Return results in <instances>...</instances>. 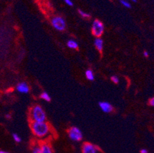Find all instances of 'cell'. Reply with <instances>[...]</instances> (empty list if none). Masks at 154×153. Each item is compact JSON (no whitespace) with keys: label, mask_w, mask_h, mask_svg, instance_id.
Instances as JSON below:
<instances>
[{"label":"cell","mask_w":154,"mask_h":153,"mask_svg":"<svg viewBox=\"0 0 154 153\" xmlns=\"http://www.w3.org/2000/svg\"><path fill=\"white\" fill-rule=\"evenodd\" d=\"M31 129L38 138H45L51 132V126L46 122H32Z\"/></svg>","instance_id":"cell-1"},{"label":"cell","mask_w":154,"mask_h":153,"mask_svg":"<svg viewBox=\"0 0 154 153\" xmlns=\"http://www.w3.org/2000/svg\"><path fill=\"white\" fill-rule=\"evenodd\" d=\"M30 119L32 122H46V113L39 105H35L30 110Z\"/></svg>","instance_id":"cell-2"},{"label":"cell","mask_w":154,"mask_h":153,"mask_svg":"<svg viewBox=\"0 0 154 153\" xmlns=\"http://www.w3.org/2000/svg\"><path fill=\"white\" fill-rule=\"evenodd\" d=\"M51 24L54 29L59 32H63L66 29V22L61 16H54L51 19Z\"/></svg>","instance_id":"cell-3"},{"label":"cell","mask_w":154,"mask_h":153,"mask_svg":"<svg viewBox=\"0 0 154 153\" xmlns=\"http://www.w3.org/2000/svg\"><path fill=\"white\" fill-rule=\"evenodd\" d=\"M91 32L93 35L96 38H100L104 32V25L101 21L96 19L94 21L91 26Z\"/></svg>","instance_id":"cell-4"},{"label":"cell","mask_w":154,"mask_h":153,"mask_svg":"<svg viewBox=\"0 0 154 153\" xmlns=\"http://www.w3.org/2000/svg\"><path fill=\"white\" fill-rule=\"evenodd\" d=\"M68 134L69 138L72 141L78 142L83 139V134H82V130L78 128L77 126H72L68 130Z\"/></svg>","instance_id":"cell-5"},{"label":"cell","mask_w":154,"mask_h":153,"mask_svg":"<svg viewBox=\"0 0 154 153\" xmlns=\"http://www.w3.org/2000/svg\"><path fill=\"white\" fill-rule=\"evenodd\" d=\"M82 153H100V150L91 143L85 142L82 146Z\"/></svg>","instance_id":"cell-6"},{"label":"cell","mask_w":154,"mask_h":153,"mask_svg":"<svg viewBox=\"0 0 154 153\" xmlns=\"http://www.w3.org/2000/svg\"><path fill=\"white\" fill-rule=\"evenodd\" d=\"M99 106L101 109V110L103 112L106 113H110L113 111V106L110 103H109L108 102H106V101H103V102H100L99 103Z\"/></svg>","instance_id":"cell-7"},{"label":"cell","mask_w":154,"mask_h":153,"mask_svg":"<svg viewBox=\"0 0 154 153\" xmlns=\"http://www.w3.org/2000/svg\"><path fill=\"white\" fill-rule=\"evenodd\" d=\"M16 90L21 93H28L29 92V87L26 82H22L16 86Z\"/></svg>","instance_id":"cell-8"},{"label":"cell","mask_w":154,"mask_h":153,"mask_svg":"<svg viewBox=\"0 0 154 153\" xmlns=\"http://www.w3.org/2000/svg\"><path fill=\"white\" fill-rule=\"evenodd\" d=\"M94 46L99 52L102 53L103 49V41L101 38H96L94 40Z\"/></svg>","instance_id":"cell-9"},{"label":"cell","mask_w":154,"mask_h":153,"mask_svg":"<svg viewBox=\"0 0 154 153\" xmlns=\"http://www.w3.org/2000/svg\"><path fill=\"white\" fill-rule=\"evenodd\" d=\"M41 152L40 153H53L51 145L48 142H43L41 145Z\"/></svg>","instance_id":"cell-10"},{"label":"cell","mask_w":154,"mask_h":153,"mask_svg":"<svg viewBox=\"0 0 154 153\" xmlns=\"http://www.w3.org/2000/svg\"><path fill=\"white\" fill-rule=\"evenodd\" d=\"M67 46L69 48L74 49V50H77L78 48V42H76L74 40H69L67 42Z\"/></svg>","instance_id":"cell-11"},{"label":"cell","mask_w":154,"mask_h":153,"mask_svg":"<svg viewBox=\"0 0 154 153\" xmlns=\"http://www.w3.org/2000/svg\"><path fill=\"white\" fill-rule=\"evenodd\" d=\"M85 76H86V78L88 81H94V72L91 69H88L85 72Z\"/></svg>","instance_id":"cell-12"},{"label":"cell","mask_w":154,"mask_h":153,"mask_svg":"<svg viewBox=\"0 0 154 153\" xmlns=\"http://www.w3.org/2000/svg\"><path fill=\"white\" fill-rule=\"evenodd\" d=\"M40 97H41L42 99H44V100L47 101V102H50V101L51 100V96H50V95L48 94L47 92L42 93L41 95H40Z\"/></svg>","instance_id":"cell-13"},{"label":"cell","mask_w":154,"mask_h":153,"mask_svg":"<svg viewBox=\"0 0 154 153\" xmlns=\"http://www.w3.org/2000/svg\"><path fill=\"white\" fill-rule=\"evenodd\" d=\"M32 153H40L41 152V145L39 144H35L32 148Z\"/></svg>","instance_id":"cell-14"},{"label":"cell","mask_w":154,"mask_h":153,"mask_svg":"<svg viewBox=\"0 0 154 153\" xmlns=\"http://www.w3.org/2000/svg\"><path fill=\"white\" fill-rule=\"evenodd\" d=\"M78 12H79L80 15H81L82 17H83V18H85V19H89V18L91 17L90 14H88L87 13V12H84V11L82 10V9H79V10H78Z\"/></svg>","instance_id":"cell-15"},{"label":"cell","mask_w":154,"mask_h":153,"mask_svg":"<svg viewBox=\"0 0 154 153\" xmlns=\"http://www.w3.org/2000/svg\"><path fill=\"white\" fill-rule=\"evenodd\" d=\"M120 3L122 4V5H124V7H126V8H131V3H130L128 1H127V0H120Z\"/></svg>","instance_id":"cell-16"},{"label":"cell","mask_w":154,"mask_h":153,"mask_svg":"<svg viewBox=\"0 0 154 153\" xmlns=\"http://www.w3.org/2000/svg\"><path fill=\"white\" fill-rule=\"evenodd\" d=\"M12 137H13V139L15 140V142H21V141H22V139H21V137L19 136V135L16 134V133H14L13 135H12Z\"/></svg>","instance_id":"cell-17"},{"label":"cell","mask_w":154,"mask_h":153,"mask_svg":"<svg viewBox=\"0 0 154 153\" xmlns=\"http://www.w3.org/2000/svg\"><path fill=\"white\" fill-rule=\"evenodd\" d=\"M110 79H111V81L113 83V84H118L119 81H119L118 77H117V76H115V75L112 76L111 78H110Z\"/></svg>","instance_id":"cell-18"},{"label":"cell","mask_w":154,"mask_h":153,"mask_svg":"<svg viewBox=\"0 0 154 153\" xmlns=\"http://www.w3.org/2000/svg\"><path fill=\"white\" fill-rule=\"evenodd\" d=\"M63 1H64V2H65L67 5H70V6H72V5H73V2H72V1H71V0H63Z\"/></svg>","instance_id":"cell-19"},{"label":"cell","mask_w":154,"mask_h":153,"mask_svg":"<svg viewBox=\"0 0 154 153\" xmlns=\"http://www.w3.org/2000/svg\"><path fill=\"white\" fill-rule=\"evenodd\" d=\"M149 104L151 106H154V97H152V98H150V99H149Z\"/></svg>","instance_id":"cell-20"},{"label":"cell","mask_w":154,"mask_h":153,"mask_svg":"<svg viewBox=\"0 0 154 153\" xmlns=\"http://www.w3.org/2000/svg\"><path fill=\"white\" fill-rule=\"evenodd\" d=\"M143 55L145 57H149V53H148L146 50H145V51L143 52Z\"/></svg>","instance_id":"cell-21"},{"label":"cell","mask_w":154,"mask_h":153,"mask_svg":"<svg viewBox=\"0 0 154 153\" xmlns=\"http://www.w3.org/2000/svg\"><path fill=\"white\" fill-rule=\"evenodd\" d=\"M140 153H148V151L145 148H143V149L140 150Z\"/></svg>","instance_id":"cell-22"},{"label":"cell","mask_w":154,"mask_h":153,"mask_svg":"<svg viewBox=\"0 0 154 153\" xmlns=\"http://www.w3.org/2000/svg\"><path fill=\"white\" fill-rule=\"evenodd\" d=\"M0 153H9V152H7V151H0Z\"/></svg>","instance_id":"cell-23"},{"label":"cell","mask_w":154,"mask_h":153,"mask_svg":"<svg viewBox=\"0 0 154 153\" xmlns=\"http://www.w3.org/2000/svg\"><path fill=\"white\" fill-rule=\"evenodd\" d=\"M131 1H132V2H137V0H131Z\"/></svg>","instance_id":"cell-24"}]
</instances>
